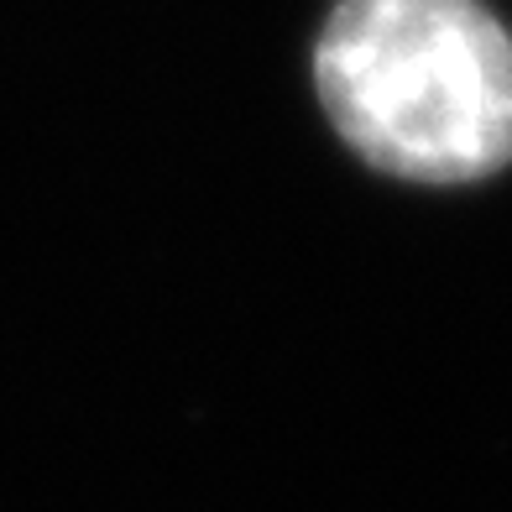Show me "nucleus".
<instances>
[{"instance_id":"1","label":"nucleus","mask_w":512,"mask_h":512,"mask_svg":"<svg viewBox=\"0 0 512 512\" xmlns=\"http://www.w3.org/2000/svg\"><path fill=\"white\" fill-rule=\"evenodd\" d=\"M314 84L335 131L392 178L471 183L512 157V37L481 0H340Z\"/></svg>"}]
</instances>
